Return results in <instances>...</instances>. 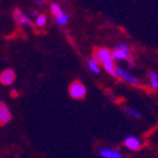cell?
Returning <instances> with one entry per match:
<instances>
[{
	"label": "cell",
	"mask_w": 158,
	"mask_h": 158,
	"mask_svg": "<svg viewBox=\"0 0 158 158\" xmlns=\"http://www.w3.org/2000/svg\"><path fill=\"white\" fill-rule=\"evenodd\" d=\"M93 58L98 61L101 68H103L110 75L115 77L116 71V62L112 56V51L107 48H98L94 51Z\"/></svg>",
	"instance_id": "6da1fadb"
},
{
	"label": "cell",
	"mask_w": 158,
	"mask_h": 158,
	"mask_svg": "<svg viewBox=\"0 0 158 158\" xmlns=\"http://www.w3.org/2000/svg\"><path fill=\"white\" fill-rule=\"evenodd\" d=\"M112 56H113L115 62L129 61L132 59V48L128 43L121 42L116 44V47L112 50Z\"/></svg>",
	"instance_id": "7a4b0ae2"
},
{
	"label": "cell",
	"mask_w": 158,
	"mask_h": 158,
	"mask_svg": "<svg viewBox=\"0 0 158 158\" xmlns=\"http://www.w3.org/2000/svg\"><path fill=\"white\" fill-rule=\"evenodd\" d=\"M115 77L122 80L123 82L127 83L129 85H133V86H139L140 82L138 80V77H135L134 74H132L129 71H127L126 69L122 68V66H116V71H115Z\"/></svg>",
	"instance_id": "3957f363"
},
{
	"label": "cell",
	"mask_w": 158,
	"mask_h": 158,
	"mask_svg": "<svg viewBox=\"0 0 158 158\" xmlns=\"http://www.w3.org/2000/svg\"><path fill=\"white\" fill-rule=\"evenodd\" d=\"M69 94L74 100H82L86 95V87L82 82L74 81L69 86Z\"/></svg>",
	"instance_id": "277c9868"
},
{
	"label": "cell",
	"mask_w": 158,
	"mask_h": 158,
	"mask_svg": "<svg viewBox=\"0 0 158 158\" xmlns=\"http://www.w3.org/2000/svg\"><path fill=\"white\" fill-rule=\"evenodd\" d=\"M12 17H13L15 22H16L17 24H19L20 27H27V28H29V27L32 26V21H31L30 16L26 15V13L22 10H20V9H16V10L13 11Z\"/></svg>",
	"instance_id": "5b68a950"
},
{
	"label": "cell",
	"mask_w": 158,
	"mask_h": 158,
	"mask_svg": "<svg viewBox=\"0 0 158 158\" xmlns=\"http://www.w3.org/2000/svg\"><path fill=\"white\" fill-rule=\"evenodd\" d=\"M123 145L126 149L132 150V152H137L143 147V142L138 137L131 135V136L125 137L124 140H123Z\"/></svg>",
	"instance_id": "8992f818"
},
{
	"label": "cell",
	"mask_w": 158,
	"mask_h": 158,
	"mask_svg": "<svg viewBox=\"0 0 158 158\" xmlns=\"http://www.w3.org/2000/svg\"><path fill=\"white\" fill-rule=\"evenodd\" d=\"M11 118H12V114H11L10 108L5 102L0 101V125L3 126V125L8 124Z\"/></svg>",
	"instance_id": "52a82bcc"
},
{
	"label": "cell",
	"mask_w": 158,
	"mask_h": 158,
	"mask_svg": "<svg viewBox=\"0 0 158 158\" xmlns=\"http://www.w3.org/2000/svg\"><path fill=\"white\" fill-rule=\"evenodd\" d=\"M98 155L102 158H122L123 154L119 149L113 147H102L98 149Z\"/></svg>",
	"instance_id": "ba28073f"
},
{
	"label": "cell",
	"mask_w": 158,
	"mask_h": 158,
	"mask_svg": "<svg viewBox=\"0 0 158 158\" xmlns=\"http://www.w3.org/2000/svg\"><path fill=\"white\" fill-rule=\"evenodd\" d=\"M15 80H16V73L11 69H7L0 73V83L2 85H6V86L12 85Z\"/></svg>",
	"instance_id": "9c48e42d"
},
{
	"label": "cell",
	"mask_w": 158,
	"mask_h": 158,
	"mask_svg": "<svg viewBox=\"0 0 158 158\" xmlns=\"http://www.w3.org/2000/svg\"><path fill=\"white\" fill-rule=\"evenodd\" d=\"M148 86L154 91H158V72L149 71L147 73Z\"/></svg>",
	"instance_id": "30bf717a"
},
{
	"label": "cell",
	"mask_w": 158,
	"mask_h": 158,
	"mask_svg": "<svg viewBox=\"0 0 158 158\" xmlns=\"http://www.w3.org/2000/svg\"><path fill=\"white\" fill-rule=\"evenodd\" d=\"M86 66L92 73L98 74L101 72V65L98 64V62L95 60L94 58H91L86 61Z\"/></svg>",
	"instance_id": "8fae6325"
},
{
	"label": "cell",
	"mask_w": 158,
	"mask_h": 158,
	"mask_svg": "<svg viewBox=\"0 0 158 158\" xmlns=\"http://www.w3.org/2000/svg\"><path fill=\"white\" fill-rule=\"evenodd\" d=\"M124 110H125V112H126L127 115H129L131 117H133V118H140V117H142V112L138 111L137 108L131 107V106H126Z\"/></svg>",
	"instance_id": "7c38bea8"
},
{
	"label": "cell",
	"mask_w": 158,
	"mask_h": 158,
	"mask_svg": "<svg viewBox=\"0 0 158 158\" xmlns=\"http://www.w3.org/2000/svg\"><path fill=\"white\" fill-rule=\"evenodd\" d=\"M50 10H51V12H52L53 16H54V18H56V17L61 16V15H63V13H64L62 7H61L58 2H52V3H51Z\"/></svg>",
	"instance_id": "4fadbf2b"
},
{
	"label": "cell",
	"mask_w": 158,
	"mask_h": 158,
	"mask_svg": "<svg viewBox=\"0 0 158 158\" xmlns=\"http://www.w3.org/2000/svg\"><path fill=\"white\" fill-rule=\"evenodd\" d=\"M48 22V18L45 15H38L35 18H34V24L39 28H43V27L47 24Z\"/></svg>",
	"instance_id": "5bb4252c"
},
{
	"label": "cell",
	"mask_w": 158,
	"mask_h": 158,
	"mask_svg": "<svg viewBox=\"0 0 158 158\" xmlns=\"http://www.w3.org/2000/svg\"><path fill=\"white\" fill-rule=\"evenodd\" d=\"M54 20H56V23L58 24V26H65V24L69 22V20H70V17H69L68 13L64 12L63 15H61V16H59V17H56Z\"/></svg>",
	"instance_id": "9a60e30c"
},
{
	"label": "cell",
	"mask_w": 158,
	"mask_h": 158,
	"mask_svg": "<svg viewBox=\"0 0 158 158\" xmlns=\"http://www.w3.org/2000/svg\"><path fill=\"white\" fill-rule=\"evenodd\" d=\"M35 1V3H37L38 6H43L44 5V0H34Z\"/></svg>",
	"instance_id": "2e32d148"
},
{
	"label": "cell",
	"mask_w": 158,
	"mask_h": 158,
	"mask_svg": "<svg viewBox=\"0 0 158 158\" xmlns=\"http://www.w3.org/2000/svg\"><path fill=\"white\" fill-rule=\"evenodd\" d=\"M38 12L35 10H30V17H37Z\"/></svg>",
	"instance_id": "e0dca14e"
}]
</instances>
